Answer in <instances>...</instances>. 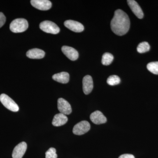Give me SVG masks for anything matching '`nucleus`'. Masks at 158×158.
<instances>
[{"mask_svg":"<svg viewBox=\"0 0 158 158\" xmlns=\"http://www.w3.org/2000/svg\"><path fill=\"white\" fill-rule=\"evenodd\" d=\"M130 27V19L127 15L121 9L116 10L111 22V28L113 33L118 36H123L127 33Z\"/></svg>","mask_w":158,"mask_h":158,"instance_id":"obj_1","label":"nucleus"},{"mask_svg":"<svg viewBox=\"0 0 158 158\" xmlns=\"http://www.w3.org/2000/svg\"><path fill=\"white\" fill-rule=\"evenodd\" d=\"M28 28V23L24 19H17L14 20L10 25V29L15 33H22Z\"/></svg>","mask_w":158,"mask_h":158,"instance_id":"obj_2","label":"nucleus"},{"mask_svg":"<svg viewBox=\"0 0 158 158\" xmlns=\"http://www.w3.org/2000/svg\"><path fill=\"white\" fill-rule=\"evenodd\" d=\"M0 101L5 107L10 111L16 112L19 110V107L17 104L11 98L5 94L0 95Z\"/></svg>","mask_w":158,"mask_h":158,"instance_id":"obj_3","label":"nucleus"},{"mask_svg":"<svg viewBox=\"0 0 158 158\" xmlns=\"http://www.w3.org/2000/svg\"><path fill=\"white\" fill-rule=\"evenodd\" d=\"M40 28L47 33L56 34L60 32V29L55 23L50 21H44L40 23Z\"/></svg>","mask_w":158,"mask_h":158,"instance_id":"obj_4","label":"nucleus"},{"mask_svg":"<svg viewBox=\"0 0 158 158\" xmlns=\"http://www.w3.org/2000/svg\"><path fill=\"white\" fill-rule=\"evenodd\" d=\"M90 128V124L88 122L82 121L75 125L73 132L75 135H81L88 132Z\"/></svg>","mask_w":158,"mask_h":158,"instance_id":"obj_5","label":"nucleus"},{"mask_svg":"<svg viewBox=\"0 0 158 158\" xmlns=\"http://www.w3.org/2000/svg\"><path fill=\"white\" fill-rule=\"evenodd\" d=\"M31 2L34 8L42 11L49 10L52 6V3L48 0H32Z\"/></svg>","mask_w":158,"mask_h":158,"instance_id":"obj_6","label":"nucleus"},{"mask_svg":"<svg viewBox=\"0 0 158 158\" xmlns=\"http://www.w3.org/2000/svg\"><path fill=\"white\" fill-rule=\"evenodd\" d=\"M58 109L60 113L64 115H69L72 113V108L70 104L64 98L58 100Z\"/></svg>","mask_w":158,"mask_h":158,"instance_id":"obj_7","label":"nucleus"},{"mask_svg":"<svg viewBox=\"0 0 158 158\" xmlns=\"http://www.w3.org/2000/svg\"><path fill=\"white\" fill-rule=\"evenodd\" d=\"M64 25L71 31L77 33H80L84 30V26L81 23L72 20H66L64 23Z\"/></svg>","mask_w":158,"mask_h":158,"instance_id":"obj_8","label":"nucleus"},{"mask_svg":"<svg viewBox=\"0 0 158 158\" xmlns=\"http://www.w3.org/2000/svg\"><path fill=\"white\" fill-rule=\"evenodd\" d=\"M127 2L128 5L135 15L140 19L143 18L144 13L137 2L135 0H128Z\"/></svg>","mask_w":158,"mask_h":158,"instance_id":"obj_9","label":"nucleus"},{"mask_svg":"<svg viewBox=\"0 0 158 158\" xmlns=\"http://www.w3.org/2000/svg\"><path fill=\"white\" fill-rule=\"evenodd\" d=\"M27 149V144L25 142H22L16 145L12 154L13 158H22Z\"/></svg>","mask_w":158,"mask_h":158,"instance_id":"obj_10","label":"nucleus"},{"mask_svg":"<svg viewBox=\"0 0 158 158\" xmlns=\"http://www.w3.org/2000/svg\"><path fill=\"white\" fill-rule=\"evenodd\" d=\"M62 51L64 55L72 61H75L78 58V52L73 48L64 46L62 47Z\"/></svg>","mask_w":158,"mask_h":158,"instance_id":"obj_11","label":"nucleus"},{"mask_svg":"<svg viewBox=\"0 0 158 158\" xmlns=\"http://www.w3.org/2000/svg\"><path fill=\"white\" fill-rule=\"evenodd\" d=\"M91 121L95 124H101L106 122V118L99 111H96L91 113L90 116Z\"/></svg>","mask_w":158,"mask_h":158,"instance_id":"obj_12","label":"nucleus"},{"mask_svg":"<svg viewBox=\"0 0 158 158\" xmlns=\"http://www.w3.org/2000/svg\"><path fill=\"white\" fill-rule=\"evenodd\" d=\"M83 91L85 94H89L93 90V80L90 76H86L83 78Z\"/></svg>","mask_w":158,"mask_h":158,"instance_id":"obj_13","label":"nucleus"},{"mask_svg":"<svg viewBox=\"0 0 158 158\" xmlns=\"http://www.w3.org/2000/svg\"><path fill=\"white\" fill-rule=\"evenodd\" d=\"M27 56L30 59H41L45 56V52L40 49H32L27 52Z\"/></svg>","mask_w":158,"mask_h":158,"instance_id":"obj_14","label":"nucleus"},{"mask_svg":"<svg viewBox=\"0 0 158 158\" xmlns=\"http://www.w3.org/2000/svg\"><path fill=\"white\" fill-rule=\"evenodd\" d=\"M68 121V118L66 115L59 113L54 116L52 124L55 127H59L65 124Z\"/></svg>","mask_w":158,"mask_h":158,"instance_id":"obj_15","label":"nucleus"},{"mask_svg":"<svg viewBox=\"0 0 158 158\" xmlns=\"http://www.w3.org/2000/svg\"><path fill=\"white\" fill-rule=\"evenodd\" d=\"M52 79L54 81L59 83L67 84L69 81V75L68 73L63 72L54 74L52 76Z\"/></svg>","mask_w":158,"mask_h":158,"instance_id":"obj_16","label":"nucleus"},{"mask_svg":"<svg viewBox=\"0 0 158 158\" xmlns=\"http://www.w3.org/2000/svg\"><path fill=\"white\" fill-rule=\"evenodd\" d=\"M113 55L110 53H105L102 57V63L105 65H110L113 62Z\"/></svg>","mask_w":158,"mask_h":158,"instance_id":"obj_17","label":"nucleus"},{"mask_svg":"<svg viewBox=\"0 0 158 158\" xmlns=\"http://www.w3.org/2000/svg\"><path fill=\"white\" fill-rule=\"evenodd\" d=\"M150 49L149 44L147 42H141L137 47V51L140 53H143L149 51Z\"/></svg>","mask_w":158,"mask_h":158,"instance_id":"obj_18","label":"nucleus"},{"mask_svg":"<svg viewBox=\"0 0 158 158\" xmlns=\"http://www.w3.org/2000/svg\"><path fill=\"white\" fill-rule=\"evenodd\" d=\"M147 68L152 73L158 75V62H150L148 64Z\"/></svg>","mask_w":158,"mask_h":158,"instance_id":"obj_19","label":"nucleus"},{"mask_svg":"<svg viewBox=\"0 0 158 158\" xmlns=\"http://www.w3.org/2000/svg\"><path fill=\"white\" fill-rule=\"evenodd\" d=\"M108 85L111 86H115L120 83V79L116 75L110 76L107 80Z\"/></svg>","mask_w":158,"mask_h":158,"instance_id":"obj_20","label":"nucleus"},{"mask_svg":"<svg viewBox=\"0 0 158 158\" xmlns=\"http://www.w3.org/2000/svg\"><path fill=\"white\" fill-rule=\"evenodd\" d=\"M46 158H57L56 150L54 148H51L45 153Z\"/></svg>","mask_w":158,"mask_h":158,"instance_id":"obj_21","label":"nucleus"},{"mask_svg":"<svg viewBox=\"0 0 158 158\" xmlns=\"http://www.w3.org/2000/svg\"><path fill=\"white\" fill-rule=\"evenodd\" d=\"M6 21V16L2 12H0V28L2 27L5 24Z\"/></svg>","mask_w":158,"mask_h":158,"instance_id":"obj_22","label":"nucleus"},{"mask_svg":"<svg viewBox=\"0 0 158 158\" xmlns=\"http://www.w3.org/2000/svg\"><path fill=\"white\" fill-rule=\"evenodd\" d=\"M118 158H135V157L133 155L125 154L122 155Z\"/></svg>","mask_w":158,"mask_h":158,"instance_id":"obj_23","label":"nucleus"}]
</instances>
